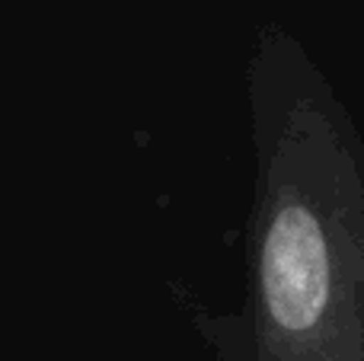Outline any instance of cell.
Wrapping results in <instances>:
<instances>
[{
    "label": "cell",
    "mask_w": 364,
    "mask_h": 361,
    "mask_svg": "<svg viewBox=\"0 0 364 361\" xmlns=\"http://www.w3.org/2000/svg\"><path fill=\"white\" fill-rule=\"evenodd\" d=\"M278 128L259 249L265 361H364V141L314 80Z\"/></svg>",
    "instance_id": "obj_1"
}]
</instances>
